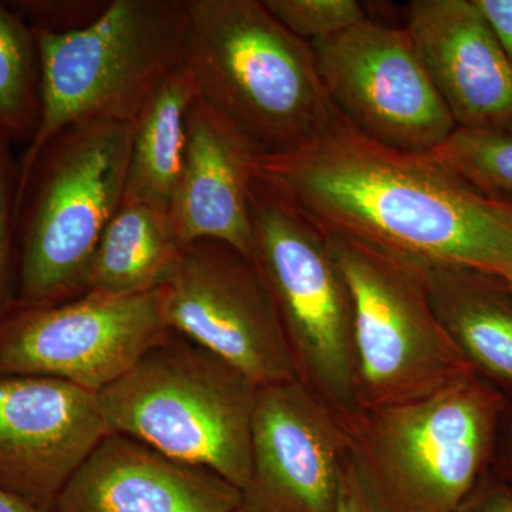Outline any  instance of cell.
<instances>
[{
    "label": "cell",
    "instance_id": "cell-28",
    "mask_svg": "<svg viewBox=\"0 0 512 512\" xmlns=\"http://www.w3.org/2000/svg\"><path fill=\"white\" fill-rule=\"evenodd\" d=\"M501 431H504V439H505V457H507L508 463V471L507 474H501L504 478H507L508 481L512 484V397H508V406L507 410H505L503 426H501Z\"/></svg>",
    "mask_w": 512,
    "mask_h": 512
},
{
    "label": "cell",
    "instance_id": "cell-14",
    "mask_svg": "<svg viewBox=\"0 0 512 512\" xmlns=\"http://www.w3.org/2000/svg\"><path fill=\"white\" fill-rule=\"evenodd\" d=\"M403 20L457 128L512 134V62L473 0H413Z\"/></svg>",
    "mask_w": 512,
    "mask_h": 512
},
{
    "label": "cell",
    "instance_id": "cell-19",
    "mask_svg": "<svg viewBox=\"0 0 512 512\" xmlns=\"http://www.w3.org/2000/svg\"><path fill=\"white\" fill-rule=\"evenodd\" d=\"M184 247L170 212L121 204L94 254L87 291L134 295L164 288Z\"/></svg>",
    "mask_w": 512,
    "mask_h": 512
},
{
    "label": "cell",
    "instance_id": "cell-30",
    "mask_svg": "<svg viewBox=\"0 0 512 512\" xmlns=\"http://www.w3.org/2000/svg\"><path fill=\"white\" fill-rule=\"evenodd\" d=\"M507 281L510 282V284L512 285V262H511L510 274H508V276H507Z\"/></svg>",
    "mask_w": 512,
    "mask_h": 512
},
{
    "label": "cell",
    "instance_id": "cell-3",
    "mask_svg": "<svg viewBox=\"0 0 512 512\" xmlns=\"http://www.w3.org/2000/svg\"><path fill=\"white\" fill-rule=\"evenodd\" d=\"M130 138L131 123L90 121L19 161L18 305H55L87 292L100 239L123 204Z\"/></svg>",
    "mask_w": 512,
    "mask_h": 512
},
{
    "label": "cell",
    "instance_id": "cell-12",
    "mask_svg": "<svg viewBox=\"0 0 512 512\" xmlns=\"http://www.w3.org/2000/svg\"><path fill=\"white\" fill-rule=\"evenodd\" d=\"M352 458L348 424L301 382L258 387L248 512H336Z\"/></svg>",
    "mask_w": 512,
    "mask_h": 512
},
{
    "label": "cell",
    "instance_id": "cell-21",
    "mask_svg": "<svg viewBox=\"0 0 512 512\" xmlns=\"http://www.w3.org/2000/svg\"><path fill=\"white\" fill-rule=\"evenodd\" d=\"M429 156L484 197L512 205V134L456 128Z\"/></svg>",
    "mask_w": 512,
    "mask_h": 512
},
{
    "label": "cell",
    "instance_id": "cell-23",
    "mask_svg": "<svg viewBox=\"0 0 512 512\" xmlns=\"http://www.w3.org/2000/svg\"><path fill=\"white\" fill-rule=\"evenodd\" d=\"M13 148L0 138V320L12 309L18 296L16 205L20 168Z\"/></svg>",
    "mask_w": 512,
    "mask_h": 512
},
{
    "label": "cell",
    "instance_id": "cell-11",
    "mask_svg": "<svg viewBox=\"0 0 512 512\" xmlns=\"http://www.w3.org/2000/svg\"><path fill=\"white\" fill-rule=\"evenodd\" d=\"M164 288L175 333L258 387L299 382L274 299L251 258L224 242H192Z\"/></svg>",
    "mask_w": 512,
    "mask_h": 512
},
{
    "label": "cell",
    "instance_id": "cell-29",
    "mask_svg": "<svg viewBox=\"0 0 512 512\" xmlns=\"http://www.w3.org/2000/svg\"><path fill=\"white\" fill-rule=\"evenodd\" d=\"M0 512H50L40 510L35 505L26 503V501L20 500L15 495L6 493V491L0 490Z\"/></svg>",
    "mask_w": 512,
    "mask_h": 512
},
{
    "label": "cell",
    "instance_id": "cell-13",
    "mask_svg": "<svg viewBox=\"0 0 512 512\" xmlns=\"http://www.w3.org/2000/svg\"><path fill=\"white\" fill-rule=\"evenodd\" d=\"M109 434L92 390L0 375V490L55 512L64 487Z\"/></svg>",
    "mask_w": 512,
    "mask_h": 512
},
{
    "label": "cell",
    "instance_id": "cell-26",
    "mask_svg": "<svg viewBox=\"0 0 512 512\" xmlns=\"http://www.w3.org/2000/svg\"><path fill=\"white\" fill-rule=\"evenodd\" d=\"M473 3L512 62V0H473Z\"/></svg>",
    "mask_w": 512,
    "mask_h": 512
},
{
    "label": "cell",
    "instance_id": "cell-10",
    "mask_svg": "<svg viewBox=\"0 0 512 512\" xmlns=\"http://www.w3.org/2000/svg\"><path fill=\"white\" fill-rule=\"evenodd\" d=\"M311 45L333 107L370 140L429 154L456 130L403 26L369 18Z\"/></svg>",
    "mask_w": 512,
    "mask_h": 512
},
{
    "label": "cell",
    "instance_id": "cell-18",
    "mask_svg": "<svg viewBox=\"0 0 512 512\" xmlns=\"http://www.w3.org/2000/svg\"><path fill=\"white\" fill-rule=\"evenodd\" d=\"M197 97L183 64L161 83L131 123L123 204L170 212L183 171L187 116Z\"/></svg>",
    "mask_w": 512,
    "mask_h": 512
},
{
    "label": "cell",
    "instance_id": "cell-25",
    "mask_svg": "<svg viewBox=\"0 0 512 512\" xmlns=\"http://www.w3.org/2000/svg\"><path fill=\"white\" fill-rule=\"evenodd\" d=\"M456 512H512V484L491 468Z\"/></svg>",
    "mask_w": 512,
    "mask_h": 512
},
{
    "label": "cell",
    "instance_id": "cell-5",
    "mask_svg": "<svg viewBox=\"0 0 512 512\" xmlns=\"http://www.w3.org/2000/svg\"><path fill=\"white\" fill-rule=\"evenodd\" d=\"M256 392L244 373L173 330L97 399L110 433L208 468L244 491Z\"/></svg>",
    "mask_w": 512,
    "mask_h": 512
},
{
    "label": "cell",
    "instance_id": "cell-6",
    "mask_svg": "<svg viewBox=\"0 0 512 512\" xmlns=\"http://www.w3.org/2000/svg\"><path fill=\"white\" fill-rule=\"evenodd\" d=\"M249 212L252 261L274 299L299 382L350 429L360 414L355 303L328 235L256 174Z\"/></svg>",
    "mask_w": 512,
    "mask_h": 512
},
{
    "label": "cell",
    "instance_id": "cell-17",
    "mask_svg": "<svg viewBox=\"0 0 512 512\" xmlns=\"http://www.w3.org/2000/svg\"><path fill=\"white\" fill-rule=\"evenodd\" d=\"M431 305L474 370L512 397V285L466 265L427 264Z\"/></svg>",
    "mask_w": 512,
    "mask_h": 512
},
{
    "label": "cell",
    "instance_id": "cell-8",
    "mask_svg": "<svg viewBox=\"0 0 512 512\" xmlns=\"http://www.w3.org/2000/svg\"><path fill=\"white\" fill-rule=\"evenodd\" d=\"M326 235L355 303L360 413L423 399L476 373L437 319L427 262Z\"/></svg>",
    "mask_w": 512,
    "mask_h": 512
},
{
    "label": "cell",
    "instance_id": "cell-15",
    "mask_svg": "<svg viewBox=\"0 0 512 512\" xmlns=\"http://www.w3.org/2000/svg\"><path fill=\"white\" fill-rule=\"evenodd\" d=\"M242 491L208 468L110 433L77 470L55 512H238Z\"/></svg>",
    "mask_w": 512,
    "mask_h": 512
},
{
    "label": "cell",
    "instance_id": "cell-7",
    "mask_svg": "<svg viewBox=\"0 0 512 512\" xmlns=\"http://www.w3.org/2000/svg\"><path fill=\"white\" fill-rule=\"evenodd\" d=\"M187 0H110L76 32H36L42 113L29 160L57 133L90 121L133 123L161 83L183 64Z\"/></svg>",
    "mask_w": 512,
    "mask_h": 512
},
{
    "label": "cell",
    "instance_id": "cell-27",
    "mask_svg": "<svg viewBox=\"0 0 512 512\" xmlns=\"http://www.w3.org/2000/svg\"><path fill=\"white\" fill-rule=\"evenodd\" d=\"M336 512H377L375 505L367 497L352 458H350L348 467H346L345 477H343L342 490H340L338 510Z\"/></svg>",
    "mask_w": 512,
    "mask_h": 512
},
{
    "label": "cell",
    "instance_id": "cell-20",
    "mask_svg": "<svg viewBox=\"0 0 512 512\" xmlns=\"http://www.w3.org/2000/svg\"><path fill=\"white\" fill-rule=\"evenodd\" d=\"M42 113V69L35 30L0 2V138L28 147Z\"/></svg>",
    "mask_w": 512,
    "mask_h": 512
},
{
    "label": "cell",
    "instance_id": "cell-1",
    "mask_svg": "<svg viewBox=\"0 0 512 512\" xmlns=\"http://www.w3.org/2000/svg\"><path fill=\"white\" fill-rule=\"evenodd\" d=\"M255 174L320 228L419 259L466 265L507 281L512 205L484 197L429 154L382 146L336 110L318 137Z\"/></svg>",
    "mask_w": 512,
    "mask_h": 512
},
{
    "label": "cell",
    "instance_id": "cell-16",
    "mask_svg": "<svg viewBox=\"0 0 512 512\" xmlns=\"http://www.w3.org/2000/svg\"><path fill=\"white\" fill-rule=\"evenodd\" d=\"M255 156L217 111L195 97L187 116V146L170 217L184 245L224 242L254 254L249 194Z\"/></svg>",
    "mask_w": 512,
    "mask_h": 512
},
{
    "label": "cell",
    "instance_id": "cell-2",
    "mask_svg": "<svg viewBox=\"0 0 512 512\" xmlns=\"http://www.w3.org/2000/svg\"><path fill=\"white\" fill-rule=\"evenodd\" d=\"M187 12L185 72L255 158L301 150L325 130L336 109L312 45L262 0H187Z\"/></svg>",
    "mask_w": 512,
    "mask_h": 512
},
{
    "label": "cell",
    "instance_id": "cell-9",
    "mask_svg": "<svg viewBox=\"0 0 512 512\" xmlns=\"http://www.w3.org/2000/svg\"><path fill=\"white\" fill-rule=\"evenodd\" d=\"M171 332L165 288L15 303L0 320V375L53 377L99 393Z\"/></svg>",
    "mask_w": 512,
    "mask_h": 512
},
{
    "label": "cell",
    "instance_id": "cell-4",
    "mask_svg": "<svg viewBox=\"0 0 512 512\" xmlns=\"http://www.w3.org/2000/svg\"><path fill=\"white\" fill-rule=\"evenodd\" d=\"M508 396L473 373L414 402L360 413L352 460L377 512H456L493 468Z\"/></svg>",
    "mask_w": 512,
    "mask_h": 512
},
{
    "label": "cell",
    "instance_id": "cell-24",
    "mask_svg": "<svg viewBox=\"0 0 512 512\" xmlns=\"http://www.w3.org/2000/svg\"><path fill=\"white\" fill-rule=\"evenodd\" d=\"M8 6L36 32L63 35L87 28L110 0H10Z\"/></svg>",
    "mask_w": 512,
    "mask_h": 512
},
{
    "label": "cell",
    "instance_id": "cell-22",
    "mask_svg": "<svg viewBox=\"0 0 512 512\" xmlns=\"http://www.w3.org/2000/svg\"><path fill=\"white\" fill-rule=\"evenodd\" d=\"M265 8L292 35L319 42L369 19L356 0H262Z\"/></svg>",
    "mask_w": 512,
    "mask_h": 512
},
{
    "label": "cell",
    "instance_id": "cell-31",
    "mask_svg": "<svg viewBox=\"0 0 512 512\" xmlns=\"http://www.w3.org/2000/svg\"><path fill=\"white\" fill-rule=\"evenodd\" d=\"M238 512H248L247 510H244V508H241Z\"/></svg>",
    "mask_w": 512,
    "mask_h": 512
}]
</instances>
